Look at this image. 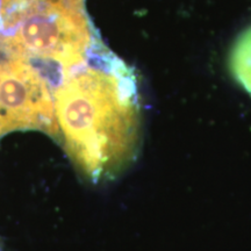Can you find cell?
I'll use <instances>...</instances> for the list:
<instances>
[{
	"label": "cell",
	"mask_w": 251,
	"mask_h": 251,
	"mask_svg": "<svg viewBox=\"0 0 251 251\" xmlns=\"http://www.w3.org/2000/svg\"><path fill=\"white\" fill-rule=\"evenodd\" d=\"M81 0H34L8 36L28 58L55 63L70 71L84 61L91 30Z\"/></svg>",
	"instance_id": "7a4b0ae2"
},
{
	"label": "cell",
	"mask_w": 251,
	"mask_h": 251,
	"mask_svg": "<svg viewBox=\"0 0 251 251\" xmlns=\"http://www.w3.org/2000/svg\"><path fill=\"white\" fill-rule=\"evenodd\" d=\"M27 129L58 136L55 96L45 75L0 35V135Z\"/></svg>",
	"instance_id": "3957f363"
},
{
	"label": "cell",
	"mask_w": 251,
	"mask_h": 251,
	"mask_svg": "<svg viewBox=\"0 0 251 251\" xmlns=\"http://www.w3.org/2000/svg\"><path fill=\"white\" fill-rule=\"evenodd\" d=\"M55 115L65 151L87 180L114 179L136 158L140 107L128 79L94 68L65 75Z\"/></svg>",
	"instance_id": "6da1fadb"
},
{
	"label": "cell",
	"mask_w": 251,
	"mask_h": 251,
	"mask_svg": "<svg viewBox=\"0 0 251 251\" xmlns=\"http://www.w3.org/2000/svg\"><path fill=\"white\" fill-rule=\"evenodd\" d=\"M231 76L251 97V26L236 37L228 56Z\"/></svg>",
	"instance_id": "277c9868"
}]
</instances>
